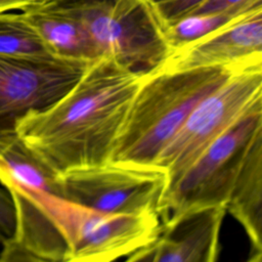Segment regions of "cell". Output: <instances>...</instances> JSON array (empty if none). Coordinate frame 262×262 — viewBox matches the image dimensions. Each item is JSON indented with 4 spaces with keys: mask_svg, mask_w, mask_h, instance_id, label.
Returning <instances> with one entry per match:
<instances>
[{
    "mask_svg": "<svg viewBox=\"0 0 262 262\" xmlns=\"http://www.w3.org/2000/svg\"><path fill=\"white\" fill-rule=\"evenodd\" d=\"M206 0H150L152 8L166 27L188 14Z\"/></svg>",
    "mask_w": 262,
    "mask_h": 262,
    "instance_id": "15",
    "label": "cell"
},
{
    "mask_svg": "<svg viewBox=\"0 0 262 262\" xmlns=\"http://www.w3.org/2000/svg\"><path fill=\"white\" fill-rule=\"evenodd\" d=\"M225 213L211 208L163 222L152 262H217Z\"/></svg>",
    "mask_w": 262,
    "mask_h": 262,
    "instance_id": "10",
    "label": "cell"
},
{
    "mask_svg": "<svg viewBox=\"0 0 262 262\" xmlns=\"http://www.w3.org/2000/svg\"><path fill=\"white\" fill-rule=\"evenodd\" d=\"M0 262H53L35 255L29 250L18 245L14 239H10L2 245Z\"/></svg>",
    "mask_w": 262,
    "mask_h": 262,
    "instance_id": "18",
    "label": "cell"
},
{
    "mask_svg": "<svg viewBox=\"0 0 262 262\" xmlns=\"http://www.w3.org/2000/svg\"><path fill=\"white\" fill-rule=\"evenodd\" d=\"M168 182L167 171L158 165L116 161L76 168L57 175L59 195L111 214L157 212Z\"/></svg>",
    "mask_w": 262,
    "mask_h": 262,
    "instance_id": "7",
    "label": "cell"
},
{
    "mask_svg": "<svg viewBox=\"0 0 262 262\" xmlns=\"http://www.w3.org/2000/svg\"><path fill=\"white\" fill-rule=\"evenodd\" d=\"M148 1H150V0H148Z\"/></svg>",
    "mask_w": 262,
    "mask_h": 262,
    "instance_id": "22",
    "label": "cell"
},
{
    "mask_svg": "<svg viewBox=\"0 0 262 262\" xmlns=\"http://www.w3.org/2000/svg\"><path fill=\"white\" fill-rule=\"evenodd\" d=\"M58 59L88 64L100 57L91 39L75 19L60 12L33 7L17 11Z\"/></svg>",
    "mask_w": 262,
    "mask_h": 262,
    "instance_id": "11",
    "label": "cell"
},
{
    "mask_svg": "<svg viewBox=\"0 0 262 262\" xmlns=\"http://www.w3.org/2000/svg\"><path fill=\"white\" fill-rule=\"evenodd\" d=\"M0 54L33 59H58L17 11L0 13Z\"/></svg>",
    "mask_w": 262,
    "mask_h": 262,
    "instance_id": "13",
    "label": "cell"
},
{
    "mask_svg": "<svg viewBox=\"0 0 262 262\" xmlns=\"http://www.w3.org/2000/svg\"><path fill=\"white\" fill-rule=\"evenodd\" d=\"M261 6L262 0H206L199 7H196L190 14H210L229 11H246Z\"/></svg>",
    "mask_w": 262,
    "mask_h": 262,
    "instance_id": "16",
    "label": "cell"
},
{
    "mask_svg": "<svg viewBox=\"0 0 262 262\" xmlns=\"http://www.w3.org/2000/svg\"><path fill=\"white\" fill-rule=\"evenodd\" d=\"M259 57H262V7L173 49L160 68L181 71L232 67Z\"/></svg>",
    "mask_w": 262,
    "mask_h": 262,
    "instance_id": "9",
    "label": "cell"
},
{
    "mask_svg": "<svg viewBox=\"0 0 262 262\" xmlns=\"http://www.w3.org/2000/svg\"><path fill=\"white\" fill-rule=\"evenodd\" d=\"M259 104H262V58L235 69L205 96L160 154L156 165L167 171L168 186L206 148Z\"/></svg>",
    "mask_w": 262,
    "mask_h": 262,
    "instance_id": "6",
    "label": "cell"
},
{
    "mask_svg": "<svg viewBox=\"0 0 262 262\" xmlns=\"http://www.w3.org/2000/svg\"><path fill=\"white\" fill-rule=\"evenodd\" d=\"M50 0H0V13L21 11L46 4Z\"/></svg>",
    "mask_w": 262,
    "mask_h": 262,
    "instance_id": "19",
    "label": "cell"
},
{
    "mask_svg": "<svg viewBox=\"0 0 262 262\" xmlns=\"http://www.w3.org/2000/svg\"><path fill=\"white\" fill-rule=\"evenodd\" d=\"M246 262H262V251H254Z\"/></svg>",
    "mask_w": 262,
    "mask_h": 262,
    "instance_id": "21",
    "label": "cell"
},
{
    "mask_svg": "<svg viewBox=\"0 0 262 262\" xmlns=\"http://www.w3.org/2000/svg\"><path fill=\"white\" fill-rule=\"evenodd\" d=\"M87 64L61 59H33L0 54V137L14 132L26 114L58 100Z\"/></svg>",
    "mask_w": 262,
    "mask_h": 262,
    "instance_id": "8",
    "label": "cell"
},
{
    "mask_svg": "<svg viewBox=\"0 0 262 262\" xmlns=\"http://www.w3.org/2000/svg\"><path fill=\"white\" fill-rule=\"evenodd\" d=\"M144 74L98 57L58 100L21 117L14 134L56 175L110 161Z\"/></svg>",
    "mask_w": 262,
    "mask_h": 262,
    "instance_id": "2",
    "label": "cell"
},
{
    "mask_svg": "<svg viewBox=\"0 0 262 262\" xmlns=\"http://www.w3.org/2000/svg\"><path fill=\"white\" fill-rule=\"evenodd\" d=\"M15 231V213L12 200L5 188L0 187V244L10 241Z\"/></svg>",
    "mask_w": 262,
    "mask_h": 262,
    "instance_id": "17",
    "label": "cell"
},
{
    "mask_svg": "<svg viewBox=\"0 0 262 262\" xmlns=\"http://www.w3.org/2000/svg\"><path fill=\"white\" fill-rule=\"evenodd\" d=\"M247 62L181 71L159 68L145 73L130 101L110 161L156 165L198 103Z\"/></svg>",
    "mask_w": 262,
    "mask_h": 262,
    "instance_id": "3",
    "label": "cell"
},
{
    "mask_svg": "<svg viewBox=\"0 0 262 262\" xmlns=\"http://www.w3.org/2000/svg\"><path fill=\"white\" fill-rule=\"evenodd\" d=\"M260 137L262 104L248 112L167 187L157 208L161 222L199 210L225 209L246 157Z\"/></svg>",
    "mask_w": 262,
    "mask_h": 262,
    "instance_id": "5",
    "label": "cell"
},
{
    "mask_svg": "<svg viewBox=\"0 0 262 262\" xmlns=\"http://www.w3.org/2000/svg\"><path fill=\"white\" fill-rule=\"evenodd\" d=\"M253 249L262 251V137L250 148L225 206Z\"/></svg>",
    "mask_w": 262,
    "mask_h": 262,
    "instance_id": "12",
    "label": "cell"
},
{
    "mask_svg": "<svg viewBox=\"0 0 262 262\" xmlns=\"http://www.w3.org/2000/svg\"><path fill=\"white\" fill-rule=\"evenodd\" d=\"M158 250V239L133 252L124 262H152Z\"/></svg>",
    "mask_w": 262,
    "mask_h": 262,
    "instance_id": "20",
    "label": "cell"
},
{
    "mask_svg": "<svg viewBox=\"0 0 262 262\" xmlns=\"http://www.w3.org/2000/svg\"><path fill=\"white\" fill-rule=\"evenodd\" d=\"M251 10L210 14H190L167 25L165 27V32L171 50L200 39Z\"/></svg>",
    "mask_w": 262,
    "mask_h": 262,
    "instance_id": "14",
    "label": "cell"
},
{
    "mask_svg": "<svg viewBox=\"0 0 262 262\" xmlns=\"http://www.w3.org/2000/svg\"><path fill=\"white\" fill-rule=\"evenodd\" d=\"M38 7L75 19L100 57H112L135 72L159 69L172 51L148 0H50Z\"/></svg>",
    "mask_w": 262,
    "mask_h": 262,
    "instance_id": "4",
    "label": "cell"
},
{
    "mask_svg": "<svg viewBox=\"0 0 262 262\" xmlns=\"http://www.w3.org/2000/svg\"><path fill=\"white\" fill-rule=\"evenodd\" d=\"M0 182L15 213L14 239L53 262H115L156 242L162 222L156 211L111 214L57 193L48 175L18 166L0 167Z\"/></svg>",
    "mask_w": 262,
    "mask_h": 262,
    "instance_id": "1",
    "label": "cell"
}]
</instances>
